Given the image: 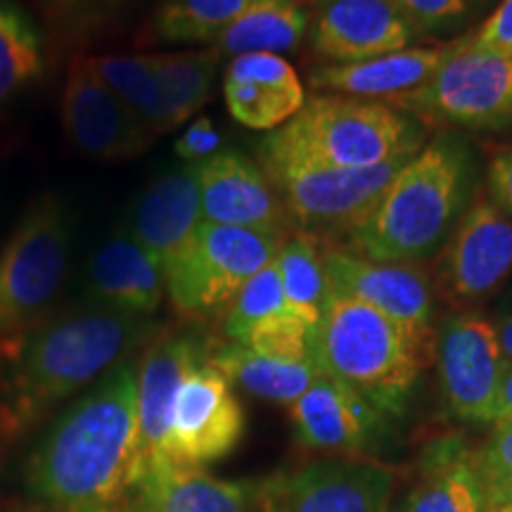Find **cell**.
Returning <instances> with one entry per match:
<instances>
[{
  "instance_id": "1",
  "label": "cell",
  "mask_w": 512,
  "mask_h": 512,
  "mask_svg": "<svg viewBox=\"0 0 512 512\" xmlns=\"http://www.w3.org/2000/svg\"><path fill=\"white\" fill-rule=\"evenodd\" d=\"M138 361L128 358L79 396L31 448L24 484L55 512L110 501L143 482Z\"/></svg>"
},
{
  "instance_id": "2",
  "label": "cell",
  "mask_w": 512,
  "mask_h": 512,
  "mask_svg": "<svg viewBox=\"0 0 512 512\" xmlns=\"http://www.w3.org/2000/svg\"><path fill=\"white\" fill-rule=\"evenodd\" d=\"M152 318L100 306L64 313L31 330L15 349L0 399V434L29 432L60 403L72 399L155 337Z\"/></svg>"
},
{
  "instance_id": "3",
  "label": "cell",
  "mask_w": 512,
  "mask_h": 512,
  "mask_svg": "<svg viewBox=\"0 0 512 512\" xmlns=\"http://www.w3.org/2000/svg\"><path fill=\"white\" fill-rule=\"evenodd\" d=\"M477 159L456 133H444L403 164L366 221L349 233L351 252L392 264L432 259L470 207Z\"/></svg>"
},
{
  "instance_id": "4",
  "label": "cell",
  "mask_w": 512,
  "mask_h": 512,
  "mask_svg": "<svg viewBox=\"0 0 512 512\" xmlns=\"http://www.w3.org/2000/svg\"><path fill=\"white\" fill-rule=\"evenodd\" d=\"M313 361L320 373L366 396L380 413L399 415L432 358L392 318L328 292L313 337Z\"/></svg>"
},
{
  "instance_id": "5",
  "label": "cell",
  "mask_w": 512,
  "mask_h": 512,
  "mask_svg": "<svg viewBox=\"0 0 512 512\" xmlns=\"http://www.w3.org/2000/svg\"><path fill=\"white\" fill-rule=\"evenodd\" d=\"M422 128L384 100L313 95L261 150L337 169H370L422 150Z\"/></svg>"
},
{
  "instance_id": "6",
  "label": "cell",
  "mask_w": 512,
  "mask_h": 512,
  "mask_svg": "<svg viewBox=\"0 0 512 512\" xmlns=\"http://www.w3.org/2000/svg\"><path fill=\"white\" fill-rule=\"evenodd\" d=\"M72 223L60 197L43 195L24 211L0 249V356L46 323L69 268Z\"/></svg>"
},
{
  "instance_id": "7",
  "label": "cell",
  "mask_w": 512,
  "mask_h": 512,
  "mask_svg": "<svg viewBox=\"0 0 512 512\" xmlns=\"http://www.w3.org/2000/svg\"><path fill=\"white\" fill-rule=\"evenodd\" d=\"M418 155V152H415ZM415 155L370 169H337L261 150V169L285 202L294 226L313 238H349L368 219L384 190Z\"/></svg>"
},
{
  "instance_id": "8",
  "label": "cell",
  "mask_w": 512,
  "mask_h": 512,
  "mask_svg": "<svg viewBox=\"0 0 512 512\" xmlns=\"http://www.w3.org/2000/svg\"><path fill=\"white\" fill-rule=\"evenodd\" d=\"M387 102L432 124L472 131L512 126V57L479 50L470 36H463L451 43L446 60L425 86Z\"/></svg>"
},
{
  "instance_id": "9",
  "label": "cell",
  "mask_w": 512,
  "mask_h": 512,
  "mask_svg": "<svg viewBox=\"0 0 512 512\" xmlns=\"http://www.w3.org/2000/svg\"><path fill=\"white\" fill-rule=\"evenodd\" d=\"M283 242L259 230L202 221L166 266V294L183 316L226 309L240 287L271 264Z\"/></svg>"
},
{
  "instance_id": "10",
  "label": "cell",
  "mask_w": 512,
  "mask_h": 512,
  "mask_svg": "<svg viewBox=\"0 0 512 512\" xmlns=\"http://www.w3.org/2000/svg\"><path fill=\"white\" fill-rule=\"evenodd\" d=\"M328 292L344 294L373 306L434 358L437 335L432 330L434 292L430 275L415 264H392L351 252L349 247L323 249Z\"/></svg>"
},
{
  "instance_id": "11",
  "label": "cell",
  "mask_w": 512,
  "mask_h": 512,
  "mask_svg": "<svg viewBox=\"0 0 512 512\" xmlns=\"http://www.w3.org/2000/svg\"><path fill=\"white\" fill-rule=\"evenodd\" d=\"M396 470L370 460H320L264 477L259 512H389Z\"/></svg>"
},
{
  "instance_id": "12",
  "label": "cell",
  "mask_w": 512,
  "mask_h": 512,
  "mask_svg": "<svg viewBox=\"0 0 512 512\" xmlns=\"http://www.w3.org/2000/svg\"><path fill=\"white\" fill-rule=\"evenodd\" d=\"M245 434V411L233 384L209 361L183 377L171 406L164 460L204 467L219 463L238 448Z\"/></svg>"
},
{
  "instance_id": "13",
  "label": "cell",
  "mask_w": 512,
  "mask_h": 512,
  "mask_svg": "<svg viewBox=\"0 0 512 512\" xmlns=\"http://www.w3.org/2000/svg\"><path fill=\"white\" fill-rule=\"evenodd\" d=\"M434 358L448 411L470 425H494L505 356L498 330L475 313L444 320Z\"/></svg>"
},
{
  "instance_id": "14",
  "label": "cell",
  "mask_w": 512,
  "mask_h": 512,
  "mask_svg": "<svg viewBox=\"0 0 512 512\" xmlns=\"http://www.w3.org/2000/svg\"><path fill=\"white\" fill-rule=\"evenodd\" d=\"M62 124L74 150L105 162L143 155L155 140V133L100 79L91 57H79L69 69L62 93Z\"/></svg>"
},
{
  "instance_id": "15",
  "label": "cell",
  "mask_w": 512,
  "mask_h": 512,
  "mask_svg": "<svg viewBox=\"0 0 512 512\" xmlns=\"http://www.w3.org/2000/svg\"><path fill=\"white\" fill-rule=\"evenodd\" d=\"M512 273V219L489 197L472 202L439 254V285L448 299L475 304Z\"/></svg>"
},
{
  "instance_id": "16",
  "label": "cell",
  "mask_w": 512,
  "mask_h": 512,
  "mask_svg": "<svg viewBox=\"0 0 512 512\" xmlns=\"http://www.w3.org/2000/svg\"><path fill=\"white\" fill-rule=\"evenodd\" d=\"M204 223L268 233L285 240L294 226L285 202L259 164L233 150L195 164Z\"/></svg>"
},
{
  "instance_id": "17",
  "label": "cell",
  "mask_w": 512,
  "mask_h": 512,
  "mask_svg": "<svg viewBox=\"0 0 512 512\" xmlns=\"http://www.w3.org/2000/svg\"><path fill=\"white\" fill-rule=\"evenodd\" d=\"M311 53L323 62H363L411 48L415 31L392 0H304Z\"/></svg>"
},
{
  "instance_id": "18",
  "label": "cell",
  "mask_w": 512,
  "mask_h": 512,
  "mask_svg": "<svg viewBox=\"0 0 512 512\" xmlns=\"http://www.w3.org/2000/svg\"><path fill=\"white\" fill-rule=\"evenodd\" d=\"M88 306L152 318L166 297L162 266L119 230L95 249L83 273Z\"/></svg>"
},
{
  "instance_id": "19",
  "label": "cell",
  "mask_w": 512,
  "mask_h": 512,
  "mask_svg": "<svg viewBox=\"0 0 512 512\" xmlns=\"http://www.w3.org/2000/svg\"><path fill=\"white\" fill-rule=\"evenodd\" d=\"M209 344L190 332L152 339L138 361V446L145 465L164 460L171 406L183 377L209 358Z\"/></svg>"
},
{
  "instance_id": "20",
  "label": "cell",
  "mask_w": 512,
  "mask_h": 512,
  "mask_svg": "<svg viewBox=\"0 0 512 512\" xmlns=\"http://www.w3.org/2000/svg\"><path fill=\"white\" fill-rule=\"evenodd\" d=\"M294 437L313 451H361L380 432L384 413L347 384L320 375L290 406Z\"/></svg>"
},
{
  "instance_id": "21",
  "label": "cell",
  "mask_w": 512,
  "mask_h": 512,
  "mask_svg": "<svg viewBox=\"0 0 512 512\" xmlns=\"http://www.w3.org/2000/svg\"><path fill=\"white\" fill-rule=\"evenodd\" d=\"M223 98L230 117L254 131H273L297 117L306 93L285 57L249 53L233 57L223 76Z\"/></svg>"
},
{
  "instance_id": "22",
  "label": "cell",
  "mask_w": 512,
  "mask_h": 512,
  "mask_svg": "<svg viewBox=\"0 0 512 512\" xmlns=\"http://www.w3.org/2000/svg\"><path fill=\"white\" fill-rule=\"evenodd\" d=\"M200 223V183L195 164H188L140 192L124 230L166 271Z\"/></svg>"
},
{
  "instance_id": "23",
  "label": "cell",
  "mask_w": 512,
  "mask_h": 512,
  "mask_svg": "<svg viewBox=\"0 0 512 512\" xmlns=\"http://www.w3.org/2000/svg\"><path fill=\"white\" fill-rule=\"evenodd\" d=\"M448 46L403 48L363 62H323L311 69V86L335 95L366 100H394L418 91L446 60Z\"/></svg>"
},
{
  "instance_id": "24",
  "label": "cell",
  "mask_w": 512,
  "mask_h": 512,
  "mask_svg": "<svg viewBox=\"0 0 512 512\" xmlns=\"http://www.w3.org/2000/svg\"><path fill=\"white\" fill-rule=\"evenodd\" d=\"M261 479H221L204 467L157 460L140 489L152 512H259Z\"/></svg>"
},
{
  "instance_id": "25",
  "label": "cell",
  "mask_w": 512,
  "mask_h": 512,
  "mask_svg": "<svg viewBox=\"0 0 512 512\" xmlns=\"http://www.w3.org/2000/svg\"><path fill=\"white\" fill-rule=\"evenodd\" d=\"M389 512H489L472 467V448L460 439L437 441L420 482Z\"/></svg>"
},
{
  "instance_id": "26",
  "label": "cell",
  "mask_w": 512,
  "mask_h": 512,
  "mask_svg": "<svg viewBox=\"0 0 512 512\" xmlns=\"http://www.w3.org/2000/svg\"><path fill=\"white\" fill-rule=\"evenodd\" d=\"M309 34V10L304 0H254L219 36L214 48L221 55L294 53Z\"/></svg>"
},
{
  "instance_id": "27",
  "label": "cell",
  "mask_w": 512,
  "mask_h": 512,
  "mask_svg": "<svg viewBox=\"0 0 512 512\" xmlns=\"http://www.w3.org/2000/svg\"><path fill=\"white\" fill-rule=\"evenodd\" d=\"M207 361L247 394L287 406H292L323 375L316 363L275 361L235 342L209 349Z\"/></svg>"
},
{
  "instance_id": "28",
  "label": "cell",
  "mask_w": 512,
  "mask_h": 512,
  "mask_svg": "<svg viewBox=\"0 0 512 512\" xmlns=\"http://www.w3.org/2000/svg\"><path fill=\"white\" fill-rule=\"evenodd\" d=\"M91 64L110 91L124 102L155 136L176 128L174 112L166 102L162 86L150 67L147 55H102Z\"/></svg>"
},
{
  "instance_id": "29",
  "label": "cell",
  "mask_w": 512,
  "mask_h": 512,
  "mask_svg": "<svg viewBox=\"0 0 512 512\" xmlns=\"http://www.w3.org/2000/svg\"><path fill=\"white\" fill-rule=\"evenodd\" d=\"M46 69V46L34 17L17 0H0V107Z\"/></svg>"
},
{
  "instance_id": "30",
  "label": "cell",
  "mask_w": 512,
  "mask_h": 512,
  "mask_svg": "<svg viewBox=\"0 0 512 512\" xmlns=\"http://www.w3.org/2000/svg\"><path fill=\"white\" fill-rule=\"evenodd\" d=\"M275 266L283 280L287 309L304 318L311 328H318L320 313L328 299L320 240L302 230L287 235L275 254Z\"/></svg>"
},
{
  "instance_id": "31",
  "label": "cell",
  "mask_w": 512,
  "mask_h": 512,
  "mask_svg": "<svg viewBox=\"0 0 512 512\" xmlns=\"http://www.w3.org/2000/svg\"><path fill=\"white\" fill-rule=\"evenodd\" d=\"M254 0H162L150 22V34L169 46L216 43Z\"/></svg>"
},
{
  "instance_id": "32",
  "label": "cell",
  "mask_w": 512,
  "mask_h": 512,
  "mask_svg": "<svg viewBox=\"0 0 512 512\" xmlns=\"http://www.w3.org/2000/svg\"><path fill=\"white\" fill-rule=\"evenodd\" d=\"M150 57V67L155 72L159 86L176 124L181 126L192 114L200 112L204 102L211 98L216 69L221 53L211 50H183V53H157Z\"/></svg>"
},
{
  "instance_id": "33",
  "label": "cell",
  "mask_w": 512,
  "mask_h": 512,
  "mask_svg": "<svg viewBox=\"0 0 512 512\" xmlns=\"http://www.w3.org/2000/svg\"><path fill=\"white\" fill-rule=\"evenodd\" d=\"M285 309L287 302L283 280H280L278 266H275L273 259L259 273H254L240 287V292L230 299V304L226 306V318H223V332H226L230 342L245 344L254 325Z\"/></svg>"
},
{
  "instance_id": "34",
  "label": "cell",
  "mask_w": 512,
  "mask_h": 512,
  "mask_svg": "<svg viewBox=\"0 0 512 512\" xmlns=\"http://www.w3.org/2000/svg\"><path fill=\"white\" fill-rule=\"evenodd\" d=\"M313 337H316V328H311L297 313L285 309L254 325L245 347L275 361L316 363L313 361Z\"/></svg>"
},
{
  "instance_id": "35",
  "label": "cell",
  "mask_w": 512,
  "mask_h": 512,
  "mask_svg": "<svg viewBox=\"0 0 512 512\" xmlns=\"http://www.w3.org/2000/svg\"><path fill=\"white\" fill-rule=\"evenodd\" d=\"M472 467L482 484L489 512L512 505V422L494 425L479 448H472Z\"/></svg>"
},
{
  "instance_id": "36",
  "label": "cell",
  "mask_w": 512,
  "mask_h": 512,
  "mask_svg": "<svg viewBox=\"0 0 512 512\" xmlns=\"http://www.w3.org/2000/svg\"><path fill=\"white\" fill-rule=\"evenodd\" d=\"M415 34H441L460 27L470 15L467 0H392Z\"/></svg>"
},
{
  "instance_id": "37",
  "label": "cell",
  "mask_w": 512,
  "mask_h": 512,
  "mask_svg": "<svg viewBox=\"0 0 512 512\" xmlns=\"http://www.w3.org/2000/svg\"><path fill=\"white\" fill-rule=\"evenodd\" d=\"M470 41L479 50L512 57V0H501Z\"/></svg>"
},
{
  "instance_id": "38",
  "label": "cell",
  "mask_w": 512,
  "mask_h": 512,
  "mask_svg": "<svg viewBox=\"0 0 512 512\" xmlns=\"http://www.w3.org/2000/svg\"><path fill=\"white\" fill-rule=\"evenodd\" d=\"M216 152H221V133L214 126V121L207 117L192 121L183 131V136L176 140V155L185 164H200L204 159L214 157Z\"/></svg>"
},
{
  "instance_id": "39",
  "label": "cell",
  "mask_w": 512,
  "mask_h": 512,
  "mask_svg": "<svg viewBox=\"0 0 512 512\" xmlns=\"http://www.w3.org/2000/svg\"><path fill=\"white\" fill-rule=\"evenodd\" d=\"M486 192L489 200L512 219V147L501 150L486 169Z\"/></svg>"
},
{
  "instance_id": "40",
  "label": "cell",
  "mask_w": 512,
  "mask_h": 512,
  "mask_svg": "<svg viewBox=\"0 0 512 512\" xmlns=\"http://www.w3.org/2000/svg\"><path fill=\"white\" fill-rule=\"evenodd\" d=\"M74 512H152V510H150V505H147L143 489H140V484H138V486H133V489L124 491V494L110 498V501L88 505V508H81Z\"/></svg>"
},
{
  "instance_id": "41",
  "label": "cell",
  "mask_w": 512,
  "mask_h": 512,
  "mask_svg": "<svg viewBox=\"0 0 512 512\" xmlns=\"http://www.w3.org/2000/svg\"><path fill=\"white\" fill-rule=\"evenodd\" d=\"M501 422H512V363L505 361L501 389H498L496 411H494V425Z\"/></svg>"
},
{
  "instance_id": "42",
  "label": "cell",
  "mask_w": 512,
  "mask_h": 512,
  "mask_svg": "<svg viewBox=\"0 0 512 512\" xmlns=\"http://www.w3.org/2000/svg\"><path fill=\"white\" fill-rule=\"evenodd\" d=\"M121 0H62V8H72V10H86L91 15H98V12H107L112 10L114 5H119Z\"/></svg>"
},
{
  "instance_id": "43",
  "label": "cell",
  "mask_w": 512,
  "mask_h": 512,
  "mask_svg": "<svg viewBox=\"0 0 512 512\" xmlns=\"http://www.w3.org/2000/svg\"><path fill=\"white\" fill-rule=\"evenodd\" d=\"M498 342H501V351L505 361L512 363V313L503 320L501 328H498Z\"/></svg>"
},
{
  "instance_id": "44",
  "label": "cell",
  "mask_w": 512,
  "mask_h": 512,
  "mask_svg": "<svg viewBox=\"0 0 512 512\" xmlns=\"http://www.w3.org/2000/svg\"><path fill=\"white\" fill-rule=\"evenodd\" d=\"M491 3H496V0H467V5H470V12L472 10H482V8H486V5H491Z\"/></svg>"
},
{
  "instance_id": "45",
  "label": "cell",
  "mask_w": 512,
  "mask_h": 512,
  "mask_svg": "<svg viewBox=\"0 0 512 512\" xmlns=\"http://www.w3.org/2000/svg\"><path fill=\"white\" fill-rule=\"evenodd\" d=\"M491 512H512V505H503V508H496V510H491Z\"/></svg>"
},
{
  "instance_id": "46",
  "label": "cell",
  "mask_w": 512,
  "mask_h": 512,
  "mask_svg": "<svg viewBox=\"0 0 512 512\" xmlns=\"http://www.w3.org/2000/svg\"><path fill=\"white\" fill-rule=\"evenodd\" d=\"M55 3H57V5H60V3H62V0H55Z\"/></svg>"
}]
</instances>
